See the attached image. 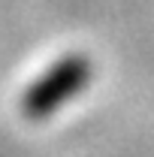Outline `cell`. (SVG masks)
<instances>
[{
    "label": "cell",
    "mask_w": 154,
    "mask_h": 157,
    "mask_svg": "<svg viewBox=\"0 0 154 157\" xmlns=\"http://www.w3.org/2000/svg\"><path fill=\"white\" fill-rule=\"evenodd\" d=\"M94 76V67L85 55H67V58L55 60L37 82L27 85L24 97H21V112L30 121H42V118L55 115L64 103L82 94L88 88V82Z\"/></svg>",
    "instance_id": "1"
}]
</instances>
